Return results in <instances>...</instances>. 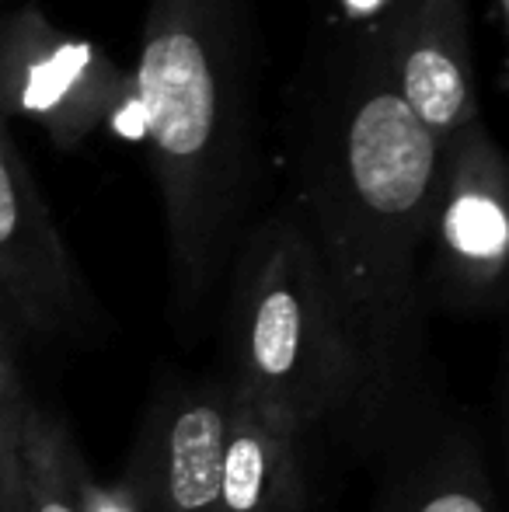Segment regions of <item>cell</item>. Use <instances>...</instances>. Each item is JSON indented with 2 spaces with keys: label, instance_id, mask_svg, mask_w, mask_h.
I'll return each mask as SVG.
<instances>
[{
  "label": "cell",
  "instance_id": "7",
  "mask_svg": "<svg viewBox=\"0 0 509 512\" xmlns=\"http://www.w3.org/2000/svg\"><path fill=\"white\" fill-rule=\"evenodd\" d=\"M231 387L224 377L175 380L154 398L123 471L147 512H217Z\"/></svg>",
  "mask_w": 509,
  "mask_h": 512
},
{
  "label": "cell",
  "instance_id": "9",
  "mask_svg": "<svg viewBox=\"0 0 509 512\" xmlns=\"http://www.w3.org/2000/svg\"><path fill=\"white\" fill-rule=\"evenodd\" d=\"M217 512H307L304 432L231 391Z\"/></svg>",
  "mask_w": 509,
  "mask_h": 512
},
{
  "label": "cell",
  "instance_id": "15",
  "mask_svg": "<svg viewBox=\"0 0 509 512\" xmlns=\"http://www.w3.org/2000/svg\"><path fill=\"white\" fill-rule=\"evenodd\" d=\"M492 14H496V25L506 28V21H509V0H492Z\"/></svg>",
  "mask_w": 509,
  "mask_h": 512
},
{
  "label": "cell",
  "instance_id": "11",
  "mask_svg": "<svg viewBox=\"0 0 509 512\" xmlns=\"http://www.w3.org/2000/svg\"><path fill=\"white\" fill-rule=\"evenodd\" d=\"M84 453L53 408L28 401L21 422V492L25 512H81L77 467Z\"/></svg>",
  "mask_w": 509,
  "mask_h": 512
},
{
  "label": "cell",
  "instance_id": "3",
  "mask_svg": "<svg viewBox=\"0 0 509 512\" xmlns=\"http://www.w3.org/2000/svg\"><path fill=\"white\" fill-rule=\"evenodd\" d=\"M224 349L234 394L314 432L349 422L356 373L318 255L293 206L252 220L231 258Z\"/></svg>",
  "mask_w": 509,
  "mask_h": 512
},
{
  "label": "cell",
  "instance_id": "2",
  "mask_svg": "<svg viewBox=\"0 0 509 512\" xmlns=\"http://www.w3.org/2000/svg\"><path fill=\"white\" fill-rule=\"evenodd\" d=\"M255 0H150L133 67L164 206L171 314H206L252 213L262 168Z\"/></svg>",
  "mask_w": 509,
  "mask_h": 512
},
{
  "label": "cell",
  "instance_id": "12",
  "mask_svg": "<svg viewBox=\"0 0 509 512\" xmlns=\"http://www.w3.org/2000/svg\"><path fill=\"white\" fill-rule=\"evenodd\" d=\"M25 387L11 352L0 349V512H25L21 492V422H25Z\"/></svg>",
  "mask_w": 509,
  "mask_h": 512
},
{
  "label": "cell",
  "instance_id": "13",
  "mask_svg": "<svg viewBox=\"0 0 509 512\" xmlns=\"http://www.w3.org/2000/svg\"><path fill=\"white\" fill-rule=\"evenodd\" d=\"M77 499H81V512H147L126 471L105 481L91 471L88 460H81L77 467Z\"/></svg>",
  "mask_w": 509,
  "mask_h": 512
},
{
  "label": "cell",
  "instance_id": "6",
  "mask_svg": "<svg viewBox=\"0 0 509 512\" xmlns=\"http://www.w3.org/2000/svg\"><path fill=\"white\" fill-rule=\"evenodd\" d=\"M0 286L32 335H91L102 321L39 182L0 115Z\"/></svg>",
  "mask_w": 509,
  "mask_h": 512
},
{
  "label": "cell",
  "instance_id": "4",
  "mask_svg": "<svg viewBox=\"0 0 509 512\" xmlns=\"http://www.w3.org/2000/svg\"><path fill=\"white\" fill-rule=\"evenodd\" d=\"M0 115L35 122L60 150L98 133L143 136L133 70L56 28L35 4L0 14Z\"/></svg>",
  "mask_w": 509,
  "mask_h": 512
},
{
  "label": "cell",
  "instance_id": "10",
  "mask_svg": "<svg viewBox=\"0 0 509 512\" xmlns=\"http://www.w3.org/2000/svg\"><path fill=\"white\" fill-rule=\"evenodd\" d=\"M377 512H496L489 460L468 425L429 418L419 432L391 450Z\"/></svg>",
  "mask_w": 509,
  "mask_h": 512
},
{
  "label": "cell",
  "instance_id": "8",
  "mask_svg": "<svg viewBox=\"0 0 509 512\" xmlns=\"http://www.w3.org/2000/svg\"><path fill=\"white\" fill-rule=\"evenodd\" d=\"M381 32L394 91L436 147L482 119L468 0H394L381 14Z\"/></svg>",
  "mask_w": 509,
  "mask_h": 512
},
{
  "label": "cell",
  "instance_id": "1",
  "mask_svg": "<svg viewBox=\"0 0 509 512\" xmlns=\"http://www.w3.org/2000/svg\"><path fill=\"white\" fill-rule=\"evenodd\" d=\"M286 203L325 276L356 373L349 436L387 450L433 411L419 258L440 147L387 74L381 14L328 18L286 91Z\"/></svg>",
  "mask_w": 509,
  "mask_h": 512
},
{
  "label": "cell",
  "instance_id": "14",
  "mask_svg": "<svg viewBox=\"0 0 509 512\" xmlns=\"http://www.w3.org/2000/svg\"><path fill=\"white\" fill-rule=\"evenodd\" d=\"M25 335H32L28 324H25V317L18 314L14 300L7 297V290L0 286V349L11 352V356H18V345L25 342Z\"/></svg>",
  "mask_w": 509,
  "mask_h": 512
},
{
  "label": "cell",
  "instance_id": "5",
  "mask_svg": "<svg viewBox=\"0 0 509 512\" xmlns=\"http://www.w3.org/2000/svg\"><path fill=\"white\" fill-rule=\"evenodd\" d=\"M509 168L485 119L440 147V178L422 241L426 307L482 317L506 304Z\"/></svg>",
  "mask_w": 509,
  "mask_h": 512
}]
</instances>
